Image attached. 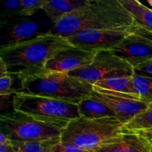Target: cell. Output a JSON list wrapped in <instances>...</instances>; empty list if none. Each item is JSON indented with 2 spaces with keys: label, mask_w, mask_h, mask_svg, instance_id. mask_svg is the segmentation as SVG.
I'll return each instance as SVG.
<instances>
[{
  "label": "cell",
  "mask_w": 152,
  "mask_h": 152,
  "mask_svg": "<svg viewBox=\"0 0 152 152\" xmlns=\"http://www.w3.org/2000/svg\"><path fill=\"white\" fill-rule=\"evenodd\" d=\"M45 34L47 33L40 32L37 22L29 19H24L9 26L7 30L6 39L1 48L19 45Z\"/></svg>",
  "instance_id": "cell-13"
},
{
  "label": "cell",
  "mask_w": 152,
  "mask_h": 152,
  "mask_svg": "<svg viewBox=\"0 0 152 152\" xmlns=\"http://www.w3.org/2000/svg\"><path fill=\"white\" fill-rule=\"evenodd\" d=\"M96 152H152V145L139 134L129 132L115 142L105 145Z\"/></svg>",
  "instance_id": "cell-12"
},
{
  "label": "cell",
  "mask_w": 152,
  "mask_h": 152,
  "mask_svg": "<svg viewBox=\"0 0 152 152\" xmlns=\"http://www.w3.org/2000/svg\"><path fill=\"white\" fill-rule=\"evenodd\" d=\"M135 74L152 77V59L134 68Z\"/></svg>",
  "instance_id": "cell-25"
},
{
  "label": "cell",
  "mask_w": 152,
  "mask_h": 152,
  "mask_svg": "<svg viewBox=\"0 0 152 152\" xmlns=\"http://www.w3.org/2000/svg\"><path fill=\"white\" fill-rule=\"evenodd\" d=\"M123 7L133 16L134 24L152 33V10L138 0H120Z\"/></svg>",
  "instance_id": "cell-15"
},
{
  "label": "cell",
  "mask_w": 152,
  "mask_h": 152,
  "mask_svg": "<svg viewBox=\"0 0 152 152\" xmlns=\"http://www.w3.org/2000/svg\"><path fill=\"white\" fill-rule=\"evenodd\" d=\"M89 0H46L42 10L53 24L63 16L85 7Z\"/></svg>",
  "instance_id": "cell-14"
},
{
  "label": "cell",
  "mask_w": 152,
  "mask_h": 152,
  "mask_svg": "<svg viewBox=\"0 0 152 152\" xmlns=\"http://www.w3.org/2000/svg\"><path fill=\"white\" fill-rule=\"evenodd\" d=\"M45 152H96L87 150L72 144L65 143L60 141V138L51 141L45 149Z\"/></svg>",
  "instance_id": "cell-22"
},
{
  "label": "cell",
  "mask_w": 152,
  "mask_h": 152,
  "mask_svg": "<svg viewBox=\"0 0 152 152\" xmlns=\"http://www.w3.org/2000/svg\"><path fill=\"white\" fill-rule=\"evenodd\" d=\"M91 96L112 110L116 117L125 126L148 107L147 104L140 101L106 94L95 90Z\"/></svg>",
  "instance_id": "cell-11"
},
{
  "label": "cell",
  "mask_w": 152,
  "mask_h": 152,
  "mask_svg": "<svg viewBox=\"0 0 152 152\" xmlns=\"http://www.w3.org/2000/svg\"><path fill=\"white\" fill-rule=\"evenodd\" d=\"M133 83L140 96V101L144 103H152V77L135 74L133 75Z\"/></svg>",
  "instance_id": "cell-18"
},
{
  "label": "cell",
  "mask_w": 152,
  "mask_h": 152,
  "mask_svg": "<svg viewBox=\"0 0 152 152\" xmlns=\"http://www.w3.org/2000/svg\"><path fill=\"white\" fill-rule=\"evenodd\" d=\"M129 131L117 117L86 119L79 117L68 123L60 141L95 151L114 143Z\"/></svg>",
  "instance_id": "cell-4"
},
{
  "label": "cell",
  "mask_w": 152,
  "mask_h": 152,
  "mask_svg": "<svg viewBox=\"0 0 152 152\" xmlns=\"http://www.w3.org/2000/svg\"><path fill=\"white\" fill-rule=\"evenodd\" d=\"M147 2H148V4H149V5H151L152 7V0H148V1H147Z\"/></svg>",
  "instance_id": "cell-30"
},
{
  "label": "cell",
  "mask_w": 152,
  "mask_h": 152,
  "mask_svg": "<svg viewBox=\"0 0 152 152\" xmlns=\"http://www.w3.org/2000/svg\"><path fill=\"white\" fill-rule=\"evenodd\" d=\"M21 0H6L2 3L1 10V26L7 25V21L15 16L20 17Z\"/></svg>",
  "instance_id": "cell-20"
},
{
  "label": "cell",
  "mask_w": 152,
  "mask_h": 152,
  "mask_svg": "<svg viewBox=\"0 0 152 152\" xmlns=\"http://www.w3.org/2000/svg\"><path fill=\"white\" fill-rule=\"evenodd\" d=\"M136 133L139 134L142 137H145V139L148 140V141L152 140V129H148V130L145 131H140V132H137Z\"/></svg>",
  "instance_id": "cell-26"
},
{
  "label": "cell",
  "mask_w": 152,
  "mask_h": 152,
  "mask_svg": "<svg viewBox=\"0 0 152 152\" xmlns=\"http://www.w3.org/2000/svg\"><path fill=\"white\" fill-rule=\"evenodd\" d=\"M46 0H21L22 8H21L20 17L31 16L39 9L42 7Z\"/></svg>",
  "instance_id": "cell-23"
},
{
  "label": "cell",
  "mask_w": 152,
  "mask_h": 152,
  "mask_svg": "<svg viewBox=\"0 0 152 152\" xmlns=\"http://www.w3.org/2000/svg\"><path fill=\"white\" fill-rule=\"evenodd\" d=\"M0 144L1 145H10L12 144V141L9 138L2 133H0Z\"/></svg>",
  "instance_id": "cell-29"
},
{
  "label": "cell",
  "mask_w": 152,
  "mask_h": 152,
  "mask_svg": "<svg viewBox=\"0 0 152 152\" xmlns=\"http://www.w3.org/2000/svg\"><path fill=\"white\" fill-rule=\"evenodd\" d=\"M138 28L139 26L134 24L111 29L83 30L67 37L66 39L72 46L83 50L96 52L110 50Z\"/></svg>",
  "instance_id": "cell-8"
},
{
  "label": "cell",
  "mask_w": 152,
  "mask_h": 152,
  "mask_svg": "<svg viewBox=\"0 0 152 152\" xmlns=\"http://www.w3.org/2000/svg\"><path fill=\"white\" fill-rule=\"evenodd\" d=\"M109 51L137 68L152 59V33L139 27Z\"/></svg>",
  "instance_id": "cell-9"
},
{
  "label": "cell",
  "mask_w": 152,
  "mask_h": 152,
  "mask_svg": "<svg viewBox=\"0 0 152 152\" xmlns=\"http://www.w3.org/2000/svg\"><path fill=\"white\" fill-rule=\"evenodd\" d=\"M13 110L43 121L68 124L80 117L78 104L39 96L16 93L12 99Z\"/></svg>",
  "instance_id": "cell-6"
},
{
  "label": "cell",
  "mask_w": 152,
  "mask_h": 152,
  "mask_svg": "<svg viewBox=\"0 0 152 152\" xmlns=\"http://www.w3.org/2000/svg\"><path fill=\"white\" fill-rule=\"evenodd\" d=\"M13 77L10 74L0 77V96H11L17 92V88H13Z\"/></svg>",
  "instance_id": "cell-24"
},
{
  "label": "cell",
  "mask_w": 152,
  "mask_h": 152,
  "mask_svg": "<svg viewBox=\"0 0 152 152\" xmlns=\"http://www.w3.org/2000/svg\"><path fill=\"white\" fill-rule=\"evenodd\" d=\"M93 91L94 86L67 73L46 71L21 80L16 93L39 95L79 104L83 99L90 97Z\"/></svg>",
  "instance_id": "cell-3"
},
{
  "label": "cell",
  "mask_w": 152,
  "mask_h": 152,
  "mask_svg": "<svg viewBox=\"0 0 152 152\" xmlns=\"http://www.w3.org/2000/svg\"><path fill=\"white\" fill-rule=\"evenodd\" d=\"M68 75L94 86L101 80L134 74V68L109 50L96 53L93 62L68 73Z\"/></svg>",
  "instance_id": "cell-7"
},
{
  "label": "cell",
  "mask_w": 152,
  "mask_h": 152,
  "mask_svg": "<svg viewBox=\"0 0 152 152\" xmlns=\"http://www.w3.org/2000/svg\"><path fill=\"white\" fill-rule=\"evenodd\" d=\"M134 24L133 16L120 0H89L85 7L53 24L48 33L67 38L83 30L111 29Z\"/></svg>",
  "instance_id": "cell-1"
},
{
  "label": "cell",
  "mask_w": 152,
  "mask_h": 152,
  "mask_svg": "<svg viewBox=\"0 0 152 152\" xmlns=\"http://www.w3.org/2000/svg\"><path fill=\"white\" fill-rule=\"evenodd\" d=\"M53 140L45 142H12V145L16 152H45L47 146Z\"/></svg>",
  "instance_id": "cell-21"
},
{
  "label": "cell",
  "mask_w": 152,
  "mask_h": 152,
  "mask_svg": "<svg viewBox=\"0 0 152 152\" xmlns=\"http://www.w3.org/2000/svg\"><path fill=\"white\" fill-rule=\"evenodd\" d=\"M66 38L49 33L10 47L0 48V59L9 74L19 80L45 72V64L56 53L71 47Z\"/></svg>",
  "instance_id": "cell-2"
},
{
  "label": "cell",
  "mask_w": 152,
  "mask_h": 152,
  "mask_svg": "<svg viewBox=\"0 0 152 152\" xmlns=\"http://www.w3.org/2000/svg\"><path fill=\"white\" fill-rule=\"evenodd\" d=\"M80 117L86 119H101L116 117L114 111L96 99L90 97L83 99L78 104Z\"/></svg>",
  "instance_id": "cell-16"
},
{
  "label": "cell",
  "mask_w": 152,
  "mask_h": 152,
  "mask_svg": "<svg viewBox=\"0 0 152 152\" xmlns=\"http://www.w3.org/2000/svg\"><path fill=\"white\" fill-rule=\"evenodd\" d=\"M133 76L129 77H117L108 80H101L98 82L94 86L105 90L114 91L120 92L126 94L134 95L140 98L133 83Z\"/></svg>",
  "instance_id": "cell-17"
},
{
  "label": "cell",
  "mask_w": 152,
  "mask_h": 152,
  "mask_svg": "<svg viewBox=\"0 0 152 152\" xmlns=\"http://www.w3.org/2000/svg\"><path fill=\"white\" fill-rule=\"evenodd\" d=\"M150 142H151V145H152V140H151V141H150Z\"/></svg>",
  "instance_id": "cell-31"
},
{
  "label": "cell",
  "mask_w": 152,
  "mask_h": 152,
  "mask_svg": "<svg viewBox=\"0 0 152 152\" xmlns=\"http://www.w3.org/2000/svg\"><path fill=\"white\" fill-rule=\"evenodd\" d=\"M96 53V51H90L71 46L61 50L49 59L45 64V70L68 74L91 64Z\"/></svg>",
  "instance_id": "cell-10"
},
{
  "label": "cell",
  "mask_w": 152,
  "mask_h": 152,
  "mask_svg": "<svg viewBox=\"0 0 152 152\" xmlns=\"http://www.w3.org/2000/svg\"><path fill=\"white\" fill-rule=\"evenodd\" d=\"M126 128L129 132H133L151 129L152 103L148 104L146 109L137 114L134 118L127 123L126 125Z\"/></svg>",
  "instance_id": "cell-19"
},
{
  "label": "cell",
  "mask_w": 152,
  "mask_h": 152,
  "mask_svg": "<svg viewBox=\"0 0 152 152\" xmlns=\"http://www.w3.org/2000/svg\"><path fill=\"white\" fill-rule=\"evenodd\" d=\"M67 125L43 121L14 110L0 117L1 133L12 142H45L58 139Z\"/></svg>",
  "instance_id": "cell-5"
},
{
  "label": "cell",
  "mask_w": 152,
  "mask_h": 152,
  "mask_svg": "<svg viewBox=\"0 0 152 152\" xmlns=\"http://www.w3.org/2000/svg\"><path fill=\"white\" fill-rule=\"evenodd\" d=\"M0 152H16L13 145H1L0 144Z\"/></svg>",
  "instance_id": "cell-28"
},
{
  "label": "cell",
  "mask_w": 152,
  "mask_h": 152,
  "mask_svg": "<svg viewBox=\"0 0 152 152\" xmlns=\"http://www.w3.org/2000/svg\"><path fill=\"white\" fill-rule=\"evenodd\" d=\"M0 73H1V77L9 74V71L7 68V65H5L4 61L1 59H0Z\"/></svg>",
  "instance_id": "cell-27"
}]
</instances>
